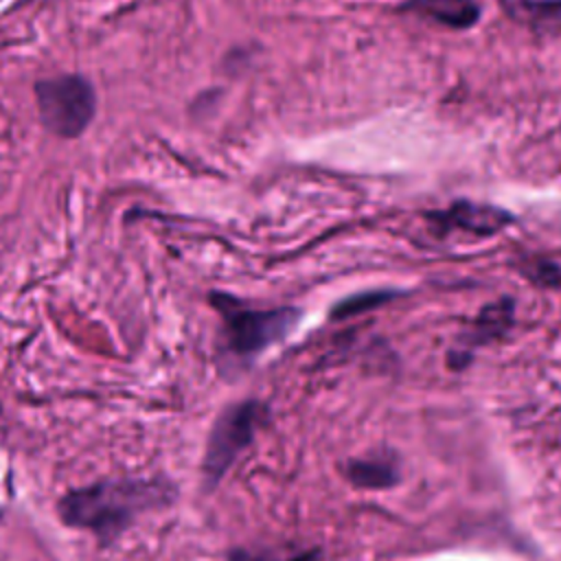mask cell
<instances>
[{
	"mask_svg": "<svg viewBox=\"0 0 561 561\" xmlns=\"http://www.w3.org/2000/svg\"><path fill=\"white\" fill-rule=\"evenodd\" d=\"M213 302L224 318L226 351L237 359H250L283 340L300 318V311L291 307L250 309L221 294L215 296Z\"/></svg>",
	"mask_w": 561,
	"mask_h": 561,
	"instance_id": "obj_2",
	"label": "cell"
},
{
	"mask_svg": "<svg viewBox=\"0 0 561 561\" xmlns=\"http://www.w3.org/2000/svg\"><path fill=\"white\" fill-rule=\"evenodd\" d=\"M511 215L504 208L473 202H456L447 210L432 213L430 221L443 232L449 228H458L473 234H493L511 224Z\"/></svg>",
	"mask_w": 561,
	"mask_h": 561,
	"instance_id": "obj_5",
	"label": "cell"
},
{
	"mask_svg": "<svg viewBox=\"0 0 561 561\" xmlns=\"http://www.w3.org/2000/svg\"><path fill=\"white\" fill-rule=\"evenodd\" d=\"M44 125L59 136H77L94 114V92L81 77H55L35 88Z\"/></svg>",
	"mask_w": 561,
	"mask_h": 561,
	"instance_id": "obj_3",
	"label": "cell"
},
{
	"mask_svg": "<svg viewBox=\"0 0 561 561\" xmlns=\"http://www.w3.org/2000/svg\"><path fill=\"white\" fill-rule=\"evenodd\" d=\"M410 9L449 28H467L480 15V7L473 0H414Z\"/></svg>",
	"mask_w": 561,
	"mask_h": 561,
	"instance_id": "obj_6",
	"label": "cell"
},
{
	"mask_svg": "<svg viewBox=\"0 0 561 561\" xmlns=\"http://www.w3.org/2000/svg\"><path fill=\"white\" fill-rule=\"evenodd\" d=\"M169 484L151 480H112L70 491L59 500V517L72 528L92 530L101 539H114L140 513L171 502Z\"/></svg>",
	"mask_w": 561,
	"mask_h": 561,
	"instance_id": "obj_1",
	"label": "cell"
},
{
	"mask_svg": "<svg viewBox=\"0 0 561 561\" xmlns=\"http://www.w3.org/2000/svg\"><path fill=\"white\" fill-rule=\"evenodd\" d=\"M399 294L397 291H362V294H355L342 302L335 305L333 309V316L335 318H348V316H357L362 311H368V309H375L392 298H397Z\"/></svg>",
	"mask_w": 561,
	"mask_h": 561,
	"instance_id": "obj_10",
	"label": "cell"
},
{
	"mask_svg": "<svg viewBox=\"0 0 561 561\" xmlns=\"http://www.w3.org/2000/svg\"><path fill=\"white\" fill-rule=\"evenodd\" d=\"M346 476L355 486L362 489H386L399 480L397 469L381 460H351Z\"/></svg>",
	"mask_w": 561,
	"mask_h": 561,
	"instance_id": "obj_7",
	"label": "cell"
},
{
	"mask_svg": "<svg viewBox=\"0 0 561 561\" xmlns=\"http://www.w3.org/2000/svg\"><path fill=\"white\" fill-rule=\"evenodd\" d=\"M261 416V405L256 401H243L226 408L208 436L204 454V478L206 484H217L224 473L232 467L243 447L252 440L256 421Z\"/></svg>",
	"mask_w": 561,
	"mask_h": 561,
	"instance_id": "obj_4",
	"label": "cell"
},
{
	"mask_svg": "<svg viewBox=\"0 0 561 561\" xmlns=\"http://www.w3.org/2000/svg\"><path fill=\"white\" fill-rule=\"evenodd\" d=\"M511 13L537 26H561V0H515Z\"/></svg>",
	"mask_w": 561,
	"mask_h": 561,
	"instance_id": "obj_9",
	"label": "cell"
},
{
	"mask_svg": "<svg viewBox=\"0 0 561 561\" xmlns=\"http://www.w3.org/2000/svg\"><path fill=\"white\" fill-rule=\"evenodd\" d=\"M511 320H513V302L511 300H500V302L486 305L473 327L476 340L484 342V340H493V337L502 335L511 327Z\"/></svg>",
	"mask_w": 561,
	"mask_h": 561,
	"instance_id": "obj_8",
	"label": "cell"
},
{
	"mask_svg": "<svg viewBox=\"0 0 561 561\" xmlns=\"http://www.w3.org/2000/svg\"><path fill=\"white\" fill-rule=\"evenodd\" d=\"M524 274L543 287H561V265L550 259H533L524 265Z\"/></svg>",
	"mask_w": 561,
	"mask_h": 561,
	"instance_id": "obj_11",
	"label": "cell"
}]
</instances>
